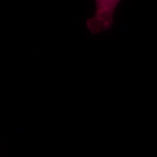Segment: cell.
<instances>
[{
    "label": "cell",
    "mask_w": 157,
    "mask_h": 157,
    "mask_svg": "<svg viewBox=\"0 0 157 157\" xmlns=\"http://www.w3.org/2000/svg\"><path fill=\"white\" fill-rule=\"evenodd\" d=\"M95 13L88 19L87 26L92 34L109 30L113 23L115 10L121 0H95Z\"/></svg>",
    "instance_id": "6da1fadb"
}]
</instances>
